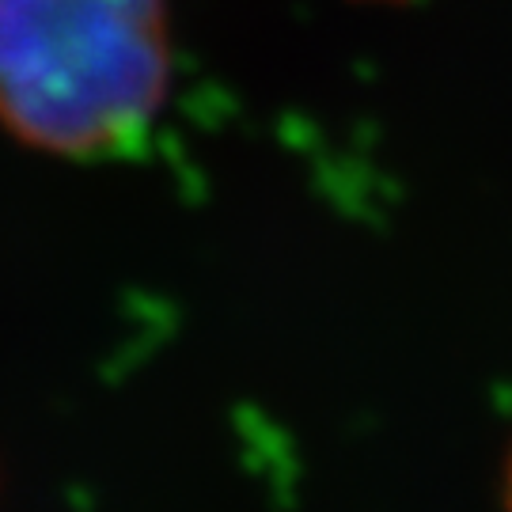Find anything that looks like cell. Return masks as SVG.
I'll return each instance as SVG.
<instances>
[{"instance_id": "cell-1", "label": "cell", "mask_w": 512, "mask_h": 512, "mask_svg": "<svg viewBox=\"0 0 512 512\" xmlns=\"http://www.w3.org/2000/svg\"><path fill=\"white\" fill-rule=\"evenodd\" d=\"M175 80L171 0H0V129L57 160L137 145Z\"/></svg>"}, {"instance_id": "cell-2", "label": "cell", "mask_w": 512, "mask_h": 512, "mask_svg": "<svg viewBox=\"0 0 512 512\" xmlns=\"http://www.w3.org/2000/svg\"><path fill=\"white\" fill-rule=\"evenodd\" d=\"M505 497H509V509H512V456H509V471H505Z\"/></svg>"}]
</instances>
